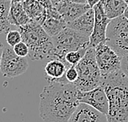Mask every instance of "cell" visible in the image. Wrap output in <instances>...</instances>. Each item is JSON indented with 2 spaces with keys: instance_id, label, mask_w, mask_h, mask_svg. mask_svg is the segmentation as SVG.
Listing matches in <instances>:
<instances>
[{
  "instance_id": "cell-1",
  "label": "cell",
  "mask_w": 128,
  "mask_h": 122,
  "mask_svg": "<svg viewBox=\"0 0 128 122\" xmlns=\"http://www.w3.org/2000/svg\"><path fill=\"white\" fill-rule=\"evenodd\" d=\"M48 84L40 93V117L44 122H68L80 103V91L65 77Z\"/></svg>"
},
{
  "instance_id": "cell-2",
  "label": "cell",
  "mask_w": 128,
  "mask_h": 122,
  "mask_svg": "<svg viewBox=\"0 0 128 122\" xmlns=\"http://www.w3.org/2000/svg\"><path fill=\"white\" fill-rule=\"evenodd\" d=\"M100 85L108 99V122H128V78L120 70L102 76Z\"/></svg>"
},
{
  "instance_id": "cell-3",
  "label": "cell",
  "mask_w": 128,
  "mask_h": 122,
  "mask_svg": "<svg viewBox=\"0 0 128 122\" xmlns=\"http://www.w3.org/2000/svg\"><path fill=\"white\" fill-rule=\"evenodd\" d=\"M21 34V41L29 48V57L31 60H52L53 45L52 38L46 32L42 25L30 20L26 25L18 27Z\"/></svg>"
},
{
  "instance_id": "cell-4",
  "label": "cell",
  "mask_w": 128,
  "mask_h": 122,
  "mask_svg": "<svg viewBox=\"0 0 128 122\" xmlns=\"http://www.w3.org/2000/svg\"><path fill=\"white\" fill-rule=\"evenodd\" d=\"M75 67L78 77L74 84L81 92L90 91L101 84L102 75L96 60L95 48H88Z\"/></svg>"
},
{
  "instance_id": "cell-5",
  "label": "cell",
  "mask_w": 128,
  "mask_h": 122,
  "mask_svg": "<svg viewBox=\"0 0 128 122\" xmlns=\"http://www.w3.org/2000/svg\"><path fill=\"white\" fill-rule=\"evenodd\" d=\"M52 38L54 45L52 59H58L63 62L65 54L68 52L88 48L90 44V37L68 27Z\"/></svg>"
},
{
  "instance_id": "cell-6",
  "label": "cell",
  "mask_w": 128,
  "mask_h": 122,
  "mask_svg": "<svg viewBox=\"0 0 128 122\" xmlns=\"http://www.w3.org/2000/svg\"><path fill=\"white\" fill-rule=\"evenodd\" d=\"M106 43L121 57L128 54V20L123 15L110 21L106 31Z\"/></svg>"
},
{
  "instance_id": "cell-7",
  "label": "cell",
  "mask_w": 128,
  "mask_h": 122,
  "mask_svg": "<svg viewBox=\"0 0 128 122\" xmlns=\"http://www.w3.org/2000/svg\"><path fill=\"white\" fill-rule=\"evenodd\" d=\"M29 67L26 57H19L15 53L11 46L5 47L2 52L0 72L4 77L14 78L24 74Z\"/></svg>"
},
{
  "instance_id": "cell-8",
  "label": "cell",
  "mask_w": 128,
  "mask_h": 122,
  "mask_svg": "<svg viewBox=\"0 0 128 122\" xmlns=\"http://www.w3.org/2000/svg\"><path fill=\"white\" fill-rule=\"evenodd\" d=\"M96 60L102 76L121 70V57L106 43H101L95 48Z\"/></svg>"
},
{
  "instance_id": "cell-9",
  "label": "cell",
  "mask_w": 128,
  "mask_h": 122,
  "mask_svg": "<svg viewBox=\"0 0 128 122\" xmlns=\"http://www.w3.org/2000/svg\"><path fill=\"white\" fill-rule=\"evenodd\" d=\"M93 9L95 12V23L92 34L90 36L89 48H96L100 43H106V31L111 21L106 16L101 1L95 5Z\"/></svg>"
},
{
  "instance_id": "cell-10",
  "label": "cell",
  "mask_w": 128,
  "mask_h": 122,
  "mask_svg": "<svg viewBox=\"0 0 128 122\" xmlns=\"http://www.w3.org/2000/svg\"><path fill=\"white\" fill-rule=\"evenodd\" d=\"M78 101L90 106L101 113L107 115L108 112V99L105 90L100 85L90 91L79 92Z\"/></svg>"
},
{
  "instance_id": "cell-11",
  "label": "cell",
  "mask_w": 128,
  "mask_h": 122,
  "mask_svg": "<svg viewBox=\"0 0 128 122\" xmlns=\"http://www.w3.org/2000/svg\"><path fill=\"white\" fill-rule=\"evenodd\" d=\"M68 122H108L106 115L85 103H79Z\"/></svg>"
},
{
  "instance_id": "cell-12",
  "label": "cell",
  "mask_w": 128,
  "mask_h": 122,
  "mask_svg": "<svg viewBox=\"0 0 128 122\" xmlns=\"http://www.w3.org/2000/svg\"><path fill=\"white\" fill-rule=\"evenodd\" d=\"M42 26L50 36L53 37L66 28L67 23L57 9L52 7L46 9V17L42 24Z\"/></svg>"
},
{
  "instance_id": "cell-13",
  "label": "cell",
  "mask_w": 128,
  "mask_h": 122,
  "mask_svg": "<svg viewBox=\"0 0 128 122\" xmlns=\"http://www.w3.org/2000/svg\"><path fill=\"white\" fill-rule=\"evenodd\" d=\"M55 8L60 12V14L62 16L63 19L66 21V23L77 19L80 16L86 12L90 8H92L87 4H76V3L70 2L68 0L59 4Z\"/></svg>"
},
{
  "instance_id": "cell-14",
  "label": "cell",
  "mask_w": 128,
  "mask_h": 122,
  "mask_svg": "<svg viewBox=\"0 0 128 122\" xmlns=\"http://www.w3.org/2000/svg\"><path fill=\"white\" fill-rule=\"evenodd\" d=\"M95 23V12L93 8H90L77 19L67 23V27L73 29L82 34L90 37L92 35Z\"/></svg>"
},
{
  "instance_id": "cell-15",
  "label": "cell",
  "mask_w": 128,
  "mask_h": 122,
  "mask_svg": "<svg viewBox=\"0 0 128 122\" xmlns=\"http://www.w3.org/2000/svg\"><path fill=\"white\" fill-rule=\"evenodd\" d=\"M67 69V66L62 61L58 60V59L50 60L46 62L44 67L45 79L48 83L60 80L65 76V72Z\"/></svg>"
},
{
  "instance_id": "cell-16",
  "label": "cell",
  "mask_w": 128,
  "mask_h": 122,
  "mask_svg": "<svg viewBox=\"0 0 128 122\" xmlns=\"http://www.w3.org/2000/svg\"><path fill=\"white\" fill-rule=\"evenodd\" d=\"M23 8L30 20L42 24L46 17V9L36 0H24Z\"/></svg>"
},
{
  "instance_id": "cell-17",
  "label": "cell",
  "mask_w": 128,
  "mask_h": 122,
  "mask_svg": "<svg viewBox=\"0 0 128 122\" xmlns=\"http://www.w3.org/2000/svg\"><path fill=\"white\" fill-rule=\"evenodd\" d=\"M30 21L23 8L22 3H12L8 14V21L10 25L20 27L26 25Z\"/></svg>"
},
{
  "instance_id": "cell-18",
  "label": "cell",
  "mask_w": 128,
  "mask_h": 122,
  "mask_svg": "<svg viewBox=\"0 0 128 122\" xmlns=\"http://www.w3.org/2000/svg\"><path fill=\"white\" fill-rule=\"evenodd\" d=\"M106 16L110 20L122 16L127 4L124 0H100Z\"/></svg>"
},
{
  "instance_id": "cell-19",
  "label": "cell",
  "mask_w": 128,
  "mask_h": 122,
  "mask_svg": "<svg viewBox=\"0 0 128 122\" xmlns=\"http://www.w3.org/2000/svg\"><path fill=\"white\" fill-rule=\"evenodd\" d=\"M11 4L10 0H0V34H7L11 30V25L8 21Z\"/></svg>"
},
{
  "instance_id": "cell-20",
  "label": "cell",
  "mask_w": 128,
  "mask_h": 122,
  "mask_svg": "<svg viewBox=\"0 0 128 122\" xmlns=\"http://www.w3.org/2000/svg\"><path fill=\"white\" fill-rule=\"evenodd\" d=\"M87 48H82L76 51L68 52L65 54L64 58V63L67 66V67H70L72 66H76L78 62L82 60V58L84 57Z\"/></svg>"
},
{
  "instance_id": "cell-21",
  "label": "cell",
  "mask_w": 128,
  "mask_h": 122,
  "mask_svg": "<svg viewBox=\"0 0 128 122\" xmlns=\"http://www.w3.org/2000/svg\"><path fill=\"white\" fill-rule=\"evenodd\" d=\"M8 44L11 47L16 45L17 43L21 42V34L19 32V30H10L7 33V38H6Z\"/></svg>"
},
{
  "instance_id": "cell-22",
  "label": "cell",
  "mask_w": 128,
  "mask_h": 122,
  "mask_svg": "<svg viewBox=\"0 0 128 122\" xmlns=\"http://www.w3.org/2000/svg\"><path fill=\"white\" fill-rule=\"evenodd\" d=\"M13 50L16 54L21 57H26V56L29 55V48L22 41L15 45L13 47Z\"/></svg>"
},
{
  "instance_id": "cell-23",
  "label": "cell",
  "mask_w": 128,
  "mask_h": 122,
  "mask_svg": "<svg viewBox=\"0 0 128 122\" xmlns=\"http://www.w3.org/2000/svg\"><path fill=\"white\" fill-rule=\"evenodd\" d=\"M78 71L75 67V66H72V67H68L65 72V79L67 80L68 82L74 84L78 80Z\"/></svg>"
},
{
  "instance_id": "cell-24",
  "label": "cell",
  "mask_w": 128,
  "mask_h": 122,
  "mask_svg": "<svg viewBox=\"0 0 128 122\" xmlns=\"http://www.w3.org/2000/svg\"><path fill=\"white\" fill-rule=\"evenodd\" d=\"M121 70L128 78V54L121 57Z\"/></svg>"
},
{
  "instance_id": "cell-25",
  "label": "cell",
  "mask_w": 128,
  "mask_h": 122,
  "mask_svg": "<svg viewBox=\"0 0 128 122\" xmlns=\"http://www.w3.org/2000/svg\"><path fill=\"white\" fill-rule=\"evenodd\" d=\"M36 1H38L39 4L42 6H43L46 9L51 8L53 7L52 3H51V0H36Z\"/></svg>"
},
{
  "instance_id": "cell-26",
  "label": "cell",
  "mask_w": 128,
  "mask_h": 122,
  "mask_svg": "<svg viewBox=\"0 0 128 122\" xmlns=\"http://www.w3.org/2000/svg\"><path fill=\"white\" fill-rule=\"evenodd\" d=\"M100 0H86V4L92 8H93L95 5L97 4L98 3H100Z\"/></svg>"
},
{
  "instance_id": "cell-27",
  "label": "cell",
  "mask_w": 128,
  "mask_h": 122,
  "mask_svg": "<svg viewBox=\"0 0 128 122\" xmlns=\"http://www.w3.org/2000/svg\"><path fill=\"white\" fill-rule=\"evenodd\" d=\"M64 1H66V0H51V3L53 7H56V6L60 4V3H63Z\"/></svg>"
},
{
  "instance_id": "cell-28",
  "label": "cell",
  "mask_w": 128,
  "mask_h": 122,
  "mask_svg": "<svg viewBox=\"0 0 128 122\" xmlns=\"http://www.w3.org/2000/svg\"><path fill=\"white\" fill-rule=\"evenodd\" d=\"M68 1L72 3H76V4H86V0H68Z\"/></svg>"
},
{
  "instance_id": "cell-29",
  "label": "cell",
  "mask_w": 128,
  "mask_h": 122,
  "mask_svg": "<svg viewBox=\"0 0 128 122\" xmlns=\"http://www.w3.org/2000/svg\"><path fill=\"white\" fill-rule=\"evenodd\" d=\"M4 47L2 45V43H0V67H1V60H2V52H4Z\"/></svg>"
},
{
  "instance_id": "cell-30",
  "label": "cell",
  "mask_w": 128,
  "mask_h": 122,
  "mask_svg": "<svg viewBox=\"0 0 128 122\" xmlns=\"http://www.w3.org/2000/svg\"><path fill=\"white\" fill-rule=\"evenodd\" d=\"M123 16L128 20V5H127L126 8L125 9V12H124V13H123Z\"/></svg>"
},
{
  "instance_id": "cell-31",
  "label": "cell",
  "mask_w": 128,
  "mask_h": 122,
  "mask_svg": "<svg viewBox=\"0 0 128 122\" xmlns=\"http://www.w3.org/2000/svg\"><path fill=\"white\" fill-rule=\"evenodd\" d=\"M12 3H23L24 0H10Z\"/></svg>"
},
{
  "instance_id": "cell-32",
  "label": "cell",
  "mask_w": 128,
  "mask_h": 122,
  "mask_svg": "<svg viewBox=\"0 0 128 122\" xmlns=\"http://www.w3.org/2000/svg\"><path fill=\"white\" fill-rule=\"evenodd\" d=\"M124 1H125V3H126V4L128 5V0H124Z\"/></svg>"
}]
</instances>
